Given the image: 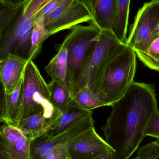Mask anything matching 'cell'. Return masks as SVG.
<instances>
[{"mask_svg": "<svg viewBox=\"0 0 159 159\" xmlns=\"http://www.w3.org/2000/svg\"><path fill=\"white\" fill-rule=\"evenodd\" d=\"M69 159V158H68V157H67V158H66V159Z\"/></svg>", "mask_w": 159, "mask_h": 159, "instance_id": "35", "label": "cell"}, {"mask_svg": "<svg viewBox=\"0 0 159 159\" xmlns=\"http://www.w3.org/2000/svg\"><path fill=\"white\" fill-rule=\"evenodd\" d=\"M125 44L120 42L111 32L101 31L99 40L78 75L75 93L87 87L98 94L106 68Z\"/></svg>", "mask_w": 159, "mask_h": 159, "instance_id": "4", "label": "cell"}, {"mask_svg": "<svg viewBox=\"0 0 159 159\" xmlns=\"http://www.w3.org/2000/svg\"><path fill=\"white\" fill-rule=\"evenodd\" d=\"M28 62L27 59L13 54L0 60V78L4 92L10 94L15 90Z\"/></svg>", "mask_w": 159, "mask_h": 159, "instance_id": "12", "label": "cell"}, {"mask_svg": "<svg viewBox=\"0 0 159 159\" xmlns=\"http://www.w3.org/2000/svg\"><path fill=\"white\" fill-rule=\"evenodd\" d=\"M72 102L76 106L88 111L107 106L101 96L87 87H84L76 92L72 98Z\"/></svg>", "mask_w": 159, "mask_h": 159, "instance_id": "18", "label": "cell"}, {"mask_svg": "<svg viewBox=\"0 0 159 159\" xmlns=\"http://www.w3.org/2000/svg\"><path fill=\"white\" fill-rule=\"evenodd\" d=\"M16 127L32 141L44 134L49 128V123L44 112H42L20 120Z\"/></svg>", "mask_w": 159, "mask_h": 159, "instance_id": "17", "label": "cell"}, {"mask_svg": "<svg viewBox=\"0 0 159 159\" xmlns=\"http://www.w3.org/2000/svg\"><path fill=\"white\" fill-rule=\"evenodd\" d=\"M31 142L19 128L3 124L0 128V159H31Z\"/></svg>", "mask_w": 159, "mask_h": 159, "instance_id": "10", "label": "cell"}, {"mask_svg": "<svg viewBox=\"0 0 159 159\" xmlns=\"http://www.w3.org/2000/svg\"><path fill=\"white\" fill-rule=\"evenodd\" d=\"M148 2L151 7L159 14V0H151Z\"/></svg>", "mask_w": 159, "mask_h": 159, "instance_id": "31", "label": "cell"}, {"mask_svg": "<svg viewBox=\"0 0 159 159\" xmlns=\"http://www.w3.org/2000/svg\"><path fill=\"white\" fill-rule=\"evenodd\" d=\"M49 0H28L23 3V14L25 17L35 16L38 11Z\"/></svg>", "mask_w": 159, "mask_h": 159, "instance_id": "25", "label": "cell"}, {"mask_svg": "<svg viewBox=\"0 0 159 159\" xmlns=\"http://www.w3.org/2000/svg\"><path fill=\"white\" fill-rule=\"evenodd\" d=\"M153 32V34L156 38L159 36V19L157 21L154 26Z\"/></svg>", "mask_w": 159, "mask_h": 159, "instance_id": "34", "label": "cell"}, {"mask_svg": "<svg viewBox=\"0 0 159 159\" xmlns=\"http://www.w3.org/2000/svg\"><path fill=\"white\" fill-rule=\"evenodd\" d=\"M91 20L87 8L78 0H76L57 19L45 27L51 36L64 30H71L80 23L91 21Z\"/></svg>", "mask_w": 159, "mask_h": 159, "instance_id": "13", "label": "cell"}, {"mask_svg": "<svg viewBox=\"0 0 159 159\" xmlns=\"http://www.w3.org/2000/svg\"><path fill=\"white\" fill-rule=\"evenodd\" d=\"M76 0H63L52 12L44 17V25H46L57 19L64 11L68 9Z\"/></svg>", "mask_w": 159, "mask_h": 159, "instance_id": "26", "label": "cell"}, {"mask_svg": "<svg viewBox=\"0 0 159 159\" xmlns=\"http://www.w3.org/2000/svg\"><path fill=\"white\" fill-rule=\"evenodd\" d=\"M65 146L55 148L37 159H65L68 157Z\"/></svg>", "mask_w": 159, "mask_h": 159, "instance_id": "29", "label": "cell"}, {"mask_svg": "<svg viewBox=\"0 0 159 159\" xmlns=\"http://www.w3.org/2000/svg\"><path fill=\"white\" fill-rule=\"evenodd\" d=\"M130 1L117 0V16L115 34L120 42L124 43L127 39Z\"/></svg>", "mask_w": 159, "mask_h": 159, "instance_id": "20", "label": "cell"}, {"mask_svg": "<svg viewBox=\"0 0 159 159\" xmlns=\"http://www.w3.org/2000/svg\"><path fill=\"white\" fill-rule=\"evenodd\" d=\"M15 5H20L25 3L28 0H3Z\"/></svg>", "mask_w": 159, "mask_h": 159, "instance_id": "33", "label": "cell"}, {"mask_svg": "<svg viewBox=\"0 0 159 159\" xmlns=\"http://www.w3.org/2000/svg\"><path fill=\"white\" fill-rule=\"evenodd\" d=\"M44 25V17L35 21L31 37V48L28 56V62L33 61L41 53L43 43L50 36Z\"/></svg>", "mask_w": 159, "mask_h": 159, "instance_id": "19", "label": "cell"}, {"mask_svg": "<svg viewBox=\"0 0 159 159\" xmlns=\"http://www.w3.org/2000/svg\"><path fill=\"white\" fill-rule=\"evenodd\" d=\"M42 112L49 122V129L62 114L51 103L48 84L32 61L28 62L24 70L17 124L22 120Z\"/></svg>", "mask_w": 159, "mask_h": 159, "instance_id": "2", "label": "cell"}, {"mask_svg": "<svg viewBox=\"0 0 159 159\" xmlns=\"http://www.w3.org/2000/svg\"><path fill=\"white\" fill-rule=\"evenodd\" d=\"M18 6L0 0V35L10 24Z\"/></svg>", "mask_w": 159, "mask_h": 159, "instance_id": "22", "label": "cell"}, {"mask_svg": "<svg viewBox=\"0 0 159 159\" xmlns=\"http://www.w3.org/2000/svg\"><path fill=\"white\" fill-rule=\"evenodd\" d=\"M50 93V101L54 107L62 113L70 106L72 97L69 92L55 80H51L48 84Z\"/></svg>", "mask_w": 159, "mask_h": 159, "instance_id": "21", "label": "cell"}, {"mask_svg": "<svg viewBox=\"0 0 159 159\" xmlns=\"http://www.w3.org/2000/svg\"><path fill=\"white\" fill-rule=\"evenodd\" d=\"M91 16V24L101 31L115 34L117 16V0H78Z\"/></svg>", "mask_w": 159, "mask_h": 159, "instance_id": "11", "label": "cell"}, {"mask_svg": "<svg viewBox=\"0 0 159 159\" xmlns=\"http://www.w3.org/2000/svg\"><path fill=\"white\" fill-rule=\"evenodd\" d=\"M55 48L57 54L46 66L45 70L51 80L57 81L71 94L68 82V50L63 43L56 45Z\"/></svg>", "mask_w": 159, "mask_h": 159, "instance_id": "14", "label": "cell"}, {"mask_svg": "<svg viewBox=\"0 0 159 159\" xmlns=\"http://www.w3.org/2000/svg\"><path fill=\"white\" fill-rule=\"evenodd\" d=\"M114 151H106L92 159H113Z\"/></svg>", "mask_w": 159, "mask_h": 159, "instance_id": "30", "label": "cell"}, {"mask_svg": "<svg viewBox=\"0 0 159 159\" xmlns=\"http://www.w3.org/2000/svg\"><path fill=\"white\" fill-rule=\"evenodd\" d=\"M91 115H92V111L84 110L76 106L72 100L67 110L62 113L43 135L54 136L60 134Z\"/></svg>", "mask_w": 159, "mask_h": 159, "instance_id": "15", "label": "cell"}, {"mask_svg": "<svg viewBox=\"0 0 159 159\" xmlns=\"http://www.w3.org/2000/svg\"><path fill=\"white\" fill-rule=\"evenodd\" d=\"M23 75L15 90L10 94L3 91L1 100L0 121L16 127L17 116L22 95Z\"/></svg>", "mask_w": 159, "mask_h": 159, "instance_id": "16", "label": "cell"}, {"mask_svg": "<svg viewBox=\"0 0 159 159\" xmlns=\"http://www.w3.org/2000/svg\"><path fill=\"white\" fill-rule=\"evenodd\" d=\"M136 56L135 51L125 43L106 68L98 94L107 106L122 98L134 82Z\"/></svg>", "mask_w": 159, "mask_h": 159, "instance_id": "3", "label": "cell"}, {"mask_svg": "<svg viewBox=\"0 0 159 159\" xmlns=\"http://www.w3.org/2000/svg\"><path fill=\"white\" fill-rule=\"evenodd\" d=\"M111 107L110 116L101 129L105 141L115 150L113 159H129L145 138L149 120L159 111L155 89L134 81Z\"/></svg>", "mask_w": 159, "mask_h": 159, "instance_id": "1", "label": "cell"}, {"mask_svg": "<svg viewBox=\"0 0 159 159\" xmlns=\"http://www.w3.org/2000/svg\"><path fill=\"white\" fill-rule=\"evenodd\" d=\"M101 32V30L92 24L78 25L71 29L63 42L68 50V82L72 98L79 73L96 46Z\"/></svg>", "mask_w": 159, "mask_h": 159, "instance_id": "5", "label": "cell"}, {"mask_svg": "<svg viewBox=\"0 0 159 159\" xmlns=\"http://www.w3.org/2000/svg\"><path fill=\"white\" fill-rule=\"evenodd\" d=\"M137 151L136 157L132 159H159V141L149 142Z\"/></svg>", "mask_w": 159, "mask_h": 159, "instance_id": "24", "label": "cell"}, {"mask_svg": "<svg viewBox=\"0 0 159 159\" xmlns=\"http://www.w3.org/2000/svg\"><path fill=\"white\" fill-rule=\"evenodd\" d=\"M136 56L147 67L159 58V36L156 37L143 52L136 51Z\"/></svg>", "mask_w": 159, "mask_h": 159, "instance_id": "23", "label": "cell"}, {"mask_svg": "<svg viewBox=\"0 0 159 159\" xmlns=\"http://www.w3.org/2000/svg\"><path fill=\"white\" fill-rule=\"evenodd\" d=\"M92 115L86 118L64 132L54 136L44 135L32 140L30 146L31 159H37L57 148L66 145L78 135L94 127Z\"/></svg>", "mask_w": 159, "mask_h": 159, "instance_id": "8", "label": "cell"}, {"mask_svg": "<svg viewBox=\"0 0 159 159\" xmlns=\"http://www.w3.org/2000/svg\"><path fill=\"white\" fill-rule=\"evenodd\" d=\"M145 135L159 141V110L151 118L147 126Z\"/></svg>", "mask_w": 159, "mask_h": 159, "instance_id": "27", "label": "cell"}, {"mask_svg": "<svg viewBox=\"0 0 159 159\" xmlns=\"http://www.w3.org/2000/svg\"><path fill=\"white\" fill-rule=\"evenodd\" d=\"M147 67L152 70L159 71V58L151 63Z\"/></svg>", "mask_w": 159, "mask_h": 159, "instance_id": "32", "label": "cell"}, {"mask_svg": "<svg viewBox=\"0 0 159 159\" xmlns=\"http://www.w3.org/2000/svg\"><path fill=\"white\" fill-rule=\"evenodd\" d=\"M35 21V16L29 18L24 17L23 4L18 6L10 24L0 35V60L9 54L28 59Z\"/></svg>", "mask_w": 159, "mask_h": 159, "instance_id": "6", "label": "cell"}, {"mask_svg": "<svg viewBox=\"0 0 159 159\" xmlns=\"http://www.w3.org/2000/svg\"><path fill=\"white\" fill-rule=\"evenodd\" d=\"M70 159H92L104 152L115 150L92 127L78 135L65 146Z\"/></svg>", "mask_w": 159, "mask_h": 159, "instance_id": "9", "label": "cell"}, {"mask_svg": "<svg viewBox=\"0 0 159 159\" xmlns=\"http://www.w3.org/2000/svg\"><path fill=\"white\" fill-rule=\"evenodd\" d=\"M63 0H49L35 15V21L42 17H45L50 14Z\"/></svg>", "mask_w": 159, "mask_h": 159, "instance_id": "28", "label": "cell"}, {"mask_svg": "<svg viewBox=\"0 0 159 159\" xmlns=\"http://www.w3.org/2000/svg\"><path fill=\"white\" fill-rule=\"evenodd\" d=\"M159 19V14L149 4L145 3L139 10L131 27L125 43L135 52H143L156 38L153 30Z\"/></svg>", "mask_w": 159, "mask_h": 159, "instance_id": "7", "label": "cell"}]
</instances>
